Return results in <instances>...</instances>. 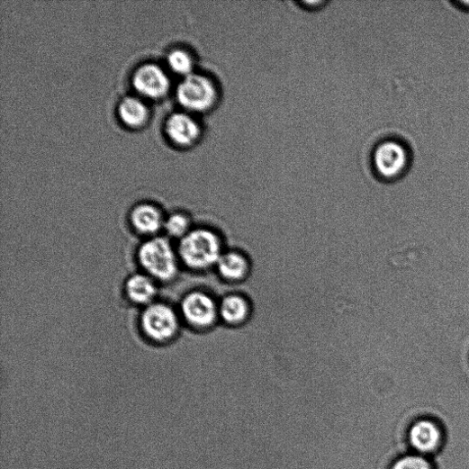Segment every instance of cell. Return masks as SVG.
<instances>
[{"instance_id":"1","label":"cell","mask_w":469,"mask_h":469,"mask_svg":"<svg viewBox=\"0 0 469 469\" xmlns=\"http://www.w3.org/2000/svg\"><path fill=\"white\" fill-rule=\"evenodd\" d=\"M181 265L193 272L216 268L224 253L220 234L210 228H194L176 247Z\"/></svg>"},{"instance_id":"2","label":"cell","mask_w":469,"mask_h":469,"mask_svg":"<svg viewBox=\"0 0 469 469\" xmlns=\"http://www.w3.org/2000/svg\"><path fill=\"white\" fill-rule=\"evenodd\" d=\"M137 260L141 272L158 284L170 283L179 274L177 248L166 237L146 239L137 250Z\"/></svg>"},{"instance_id":"3","label":"cell","mask_w":469,"mask_h":469,"mask_svg":"<svg viewBox=\"0 0 469 469\" xmlns=\"http://www.w3.org/2000/svg\"><path fill=\"white\" fill-rule=\"evenodd\" d=\"M182 323L178 310L158 301L142 308L139 320L142 335L156 345L174 341L180 333Z\"/></svg>"},{"instance_id":"4","label":"cell","mask_w":469,"mask_h":469,"mask_svg":"<svg viewBox=\"0 0 469 469\" xmlns=\"http://www.w3.org/2000/svg\"><path fill=\"white\" fill-rule=\"evenodd\" d=\"M178 311L183 323L193 330H211L220 321L219 302L204 291L185 293Z\"/></svg>"},{"instance_id":"5","label":"cell","mask_w":469,"mask_h":469,"mask_svg":"<svg viewBox=\"0 0 469 469\" xmlns=\"http://www.w3.org/2000/svg\"><path fill=\"white\" fill-rule=\"evenodd\" d=\"M446 439L444 426L430 416L415 419L407 432L410 451L428 457L437 455L443 449Z\"/></svg>"},{"instance_id":"6","label":"cell","mask_w":469,"mask_h":469,"mask_svg":"<svg viewBox=\"0 0 469 469\" xmlns=\"http://www.w3.org/2000/svg\"><path fill=\"white\" fill-rule=\"evenodd\" d=\"M177 98L186 110L203 113L210 111L215 105L218 100V90L210 78L191 74L179 85Z\"/></svg>"},{"instance_id":"7","label":"cell","mask_w":469,"mask_h":469,"mask_svg":"<svg viewBox=\"0 0 469 469\" xmlns=\"http://www.w3.org/2000/svg\"><path fill=\"white\" fill-rule=\"evenodd\" d=\"M409 152L399 141L387 140L375 149L374 163L376 172L385 179L401 176L409 166Z\"/></svg>"},{"instance_id":"8","label":"cell","mask_w":469,"mask_h":469,"mask_svg":"<svg viewBox=\"0 0 469 469\" xmlns=\"http://www.w3.org/2000/svg\"><path fill=\"white\" fill-rule=\"evenodd\" d=\"M166 217L158 205L142 203L135 207L130 214L131 229L138 235L146 239L159 236L164 230Z\"/></svg>"},{"instance_id":"9","label":"cell","mask_w":469,"mask_h":469,"mask_svg":"<svg viewBox=\"0 0 469 469\" xmlns=\"http://www.w3.org/2000/svg\"><path fill=\"white\" fill-rule=\"evenodd\" d=\"M136 91L148 98H160L169 90L170 80L158 66L144 65L133 76Z\"/></svg>"},{"instance_id":"10","label":"cell","mask_w":469,"mask_h":469,"mask_svg":"<svg viewBox=\"0 0 469 469\" xmlns=\"http://www.w3.org/2000/svg\"><path fill=\"white\" fill-rule=\"evenodd\" d=\"M158 283L142 272L131 275L124 284L126 299L142 308L158 301Z\"/></svg>"},{"instance_id":"11","label":"cell","mask_w":469,"mask_h":469,"mask_svg":"<svg viewBox=\"0 0 469 469\" xmlns=\"http://www.w3.org/2000/svg\"><path fill=\"white\" fill-rule=\"evenodd\" d=\"M220 320L230 328L248 323L252 312L248 299L240 293H229L219 302Z\"/></svg>"},{"instance_id":"12","label":"cell","mask_w":469,"mask_h":469,"mask_svg":"<svg viewBox=\"0 0 469 469\" xmlns=\"http://www.w3.org/2000/svg\"><path fill=\"white\" fill-rule=\"evenodd\" d=\"M216 269L222 280L236 284L248 277L251 266L246 254L239 250H229L224 251Z\"/></svg>"},{"instance_id":"13","label":"cell","mask_w":469,"mask_h":469,"mask_svg":"<svg viewBox=\"0 0 469 469\" xmlns=\"http://www.w3.org/2000/svg\"><path fill=\"white\" fill-rule=\"evenodd\" d=\"M166 131L170 140L175 144L182 147L194 144L201 133L197 122L184 113L172 115L167 122Z\"/></svg>"},{"instance_id":"14","label":"cell","mask_w":469,"mask_h":469,"mask_svg":"<svg viewBox=\"0 0 469 469\" xmlns=\"http://www.w3.org/2000/svg\"><path fill=\"white\" fill-rule=\"evenodd\" d=\"M148 114L145 104L136 97H127L120 104V118L128 127L142 126L148 120Z\"/></svg>"},{"instance_id":"15","label":"cell","mask_w":469,"mask_h":469,"mask_svg":"<svg viewBox=\"0 0 469 469\" xmlns=\"http://www.w3.org/2000/svg\"><path fill=\"white\" fill-rule=\"evenodd\" d=\"M193 229L191 219L186 214L177 212L166 218L164 231L169 238L179 241Z\"/></svg>"},{"instance_id":"16","label":"cell","mask_w":469,"mask_h":469,"mask_svg":"<svg viewBox=\"0 0 469 469\" xmlns=\"http://www.w3.org/2000/svg\"><path fill=\"white\" fill-rule=\"evenodd\" d=\"M390 469H437L432 457L409 452L398 456Z\"/></svg>"},{"instance_id":"17","label":"cell","mask_w":469,"mask_h":469,"mask_svg":"<svg viewBox=\"0 0 469 469\" xmlns=\"http://www.w3.org/2000/svg\"><path fill=\"white\" fill-rule=\"evenodd\" d=\"M168 65L170 68L178 75L189 76L192 74L194 63L193 59L186 51L175 50L168 56Z\"/></svg>"},{"instance_id":"18","label":"cell","mask_w":469,"mask_h":469,"mask_svg":"<svg viewBox=\"0 0 469 469\" xmlns=\"http://www.w3.org/2000/svg\"><path fill=\"white\" fill-rule=\"evenodd\" d=\"M458 5L462 6L464 9H469V2L458 3Z\"/></svg>"}]
</instances>
